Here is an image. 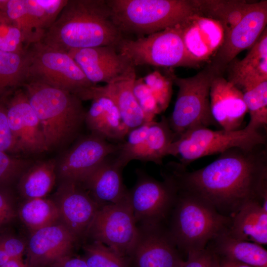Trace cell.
I'll use <instances>...</instances> for the list:
<instances>
[{
    "label": "cell",
    "instance_id": "6da1fadb",
    "mask_svg": "<svg viewBox=\"0 0 267 267\" xmlns=\"http://www.w3.org/2000/svg\"><path fill=\"white\" fill-rule=\"evenodd\" d=\"M262 145L229 149L207 166L192 172L171 162L161 174L174 185L206 201L219 213L233 217L251 200L267 210V155Z\"/></svg>",
    "mask_w": 267,
    "mask_h": 267
},
{
    "label": "cell",
    "instance_id": "7a4b0ae2",
    "mask_svg": "<svg viewBox=\"0 0 267 267\" xmlns=\"http://www.w3.org/2000/svg\"><path fill=\"white\" fill-rule=\"evenodd\" d=\"M124 38L107 0H68L41 42L68 52L100 46L116 47Z\"/></svg>",
    "mask_w": 267,
    "mask_h": 267
},
{
    "label": "cell",
    "instance_id": "3957f363",
    "mask_svg": "<svg viewBox=\"0 0 267 267\" xmlns=\"http://www.w3.org/2000/svg\"><path fill=\"white\" fill-rule=\"evenodd\" d=\"M174 186L176 197L166 225L180 253L188 255L204 249L215 236L228 230L232 218Z\"/></svg>",
    "mask_w": 267,
    "mask_h": 267
},
{
    "label": "cell",
    "instance_id": "277c9868",
    "mask_svg": "<svg viewBox=\"0 0 267 267\" xmlns=\"http://www.w3.org/2000/svg\"><path fill=\"white\" fill-rule=\"evenodd\" d=\"M22 86L40 121L48 149L64 145L77 135L86 111L76 95L38 82Z\"/></svg>",
    "mask_w": 267,
    "mask_h": 267
},
{
    "label": "cell",
    "instance_id": "5b68a950",
    "mask_svg": "<svg viewBox=\"0 0 267 267\" xmlns=\"http://www.w3.org/2000/svg\"><path fill=\"white\" fill-rule=\"evenodd\" d=\"M117 26L137 38L180 24L196 14L191 0H107Z\"/></svg>",
    "mask_w": 267,
    "mask_h": 267
},
{
    "label": "cell",
    "instance_id": "8992f818",
    "mask_svg": "<svg viewBox=\"0 0 267 267\" xmlns=\"http://www.w3.org/2000/svg\"><path fill=\"white\" fill-rule=\"evenodd\" d=\"M169 76L178 87L175 106L168 119L176 138L184 133L217 124L211 111L210 91L214 77L218 75L210 65L196 75L180 78L169 71Z\"/></svg>",
    "mask_w": 267,
    "mask_h": 267
},
{
    "label": "cell",
    "instance_id": "52a82bcc",
    "mask_svg": "<svg viewBox=\"0 0 267 267\" xmlns=\"http://www.w3.org/2000/svg\"><path fill=\"white\" fill-rule=\"evenodd\" d=\"M266 143V136L260 131L246 127L235 131L200 128L186 132L177 138L169 147L167 156L178 158L179 163L186 167L205 156L222 154L233 148L250 150Z\"/></svg>",
    "mask_w": 267,
    "mask_h": 267
},
{
    "label": "cell",
    "instance_id": "ba28073f",
    "mask_svg": "<svg viewBox=\"0 0 267 267\" xmlns=\"http://www.w3.org/2000/svg\"><path fill=\"white\" fill-rule=\"evenodd\" d=\"M26 53L25 82L42 83L76 95L94 86L67 52L40 42L30 45Z\"/></svg>",
    "mask_w": 267,
    "mask_h": 267
},
{
    "label": "cell",
    "instance_id": "9c48e42d",
    "mask_svg": "<svg viewBox=\"0 0 267 267\" xmlns=\"http://www.w3.org/2000/svg\"><path fill=\"white\" fill-rule=\"evenodd\" d=\"M178 25L135 39L124 38L117 49L134 67L196 66L186 50Z\"/></svg>",
    "mask_w": 267,
    "mask_h": 267
},
{
    "label": "cell",
    "instance_id": "30bf717a",
    "mask_svg": "<svg viewBox=\"0 0 267 267\" xmlns=\"http://www.w3.org/2000/svg\"><path fill=\"white\" fill-rule=\"evenodd\" d=\"M138 234V227L128 194L116 203L100 207L88 233L94 241L100 242L129 258Z\"/></svg>",
    "mask_w": 267,
    "mask_h": 267
},
{
    "label": "cell",
    "instance_id": "8fae6325",
    "mask_svg": "<svg viewBox=\"0 0 267 267\" xmlns=\"http://www.w3.org/2000/svg\"><path fill=\"white\" fill-rule=\"evenodd\" d=\"M136 175V183L128 194L136 223L166 224L176 195L174 184L166 178L159 181L140 170Z\"/></svg>",
    "mask_w": 267,
    "mask_h": 267
},
{
    "label": "cell",
    "instance_id": "7c38bea8",
    "mask_svg": "<svg viewBox=\"0 0 267 267\" xmlns=\"http://www.w3.org/2000/svg\"><path fill=\"white\" fill-rule=\"evenodd\" d=\"M119 144L91 134L80 139L62 157L56 171L61 181L82 184L108 157L116 154Z\"/></svg>",
    "mask_w": 267,
    "mask_h": 267
},
{
    "label": "cell",
    "instance_id": "4fadbf2b",
    "mask_svg": "<svg viewBox=\"0 0 267 267\" xmlns=\"http://www.w3.org/2000/svg\"><path fill=\"white\" fill-rule=\"evenodd\" d=\"M267 23V0L252 2L240 21L224 36L222 46L209 65L218 75H222L237 55L254 44Z\"/></svg>",
    "mask_w": 267,
    "mask_h": 267
},
{
    "label": "cell",
    "instance_id": "5bb4252c",
    "mask_svg": "<svg viewBox=\"0 0 267 267\" xmlns=\"http://www.w3.org/2000/svg\"><path fill=\"white\" fill-rule=\"evenodd\" d=\"M132 267H179L184 261L166 224L139 225Z\"/></svg>",
    "mask_w": 267,
    "mask_h": 267
},
{
    "label": "cell",
    "instance_id": "9a60e30c",
    "mask_svg": "<svg viewBox=\"0 0 267 267\" xmlns=\"http://www.w3.org/2000/svg\"><path fill=\"white\" fill-rule=\"evenodd\" d=\"M67 52L94 86L113 83L135 71V67L115 46L72 49Z\"/></svg>",
    "mask_w": 267,
    "mask_h": 267
},
{
    "label": "cell",
    "instance_id": "2e32d148",
    "mask_svg": "<svg viewBox=\"0 0 267 267\" xmlns=\"http://www.w3.org/2000/svg\"><path fill=\"white\" fill-rule=\"evenodd\" d=\"M53 201L58 208L62 223L77 241L88 235L100 207L84 187L80 183L61 181Z\"/></svg>",
    "mask_w": 267,
    "mask_h": 267
},
{
    "label": "cell",
    "instance_id": "e0dca14e",
    "mask_svg": "<svg viewBox=\"0 0 267 267\" xmlns=\"http://www.w3.org/2000/svg\"><path fill=\"white\" fill-rule=\"evenodd\" d=\"M6 106L17 151L39 153L48 150L40 121L24 89L16 90Z\"/></svg>",
    "mask_w": 267,
    "mask_h": 267
},
{
    "label": "cell",
    "instance_id": "ac0fdd59",
    "mask_svg": "<svg viewBox=\"0 0 267 267\" xmlns=\"http://www.w3.org/2000/svg\"><path fill=\"white\" fill-rule=\"evenodd\" d=\"M178 27L188 55L196 66L213 57L224 41V29L219 22L197 14Z\"/></svg>",
    "mask_w": 267,
    "mask_h": 267
},
{
    "label": "cell",
    "instance_id": "d6986e66",
    "mask_svg": "<svg viewBox=\"0 0 267 267\" xmlns=\"http://www.w3.org/2000/svg\"><path fill=\"white\" fill-rule=\"evenodd\" d=\"M77 239L63 223H55L33 232L26 245L29 267H50L71 255Z\"/></svg>",
    "mask_w": 267,
    "mask_h": 267
},
{
    "label": "cell",
    "instance_id": "ffe728a7",
    "mask_svg": "<svg viewBox=\"0 0 267 267\" xmlns=\"http://www.w3.org/2000/svg\"><path fill=\"white\" fill-rule=\"evenodd\" d=\"M210 100L211 114L217 124L226 131L241 129L248 112L242 90L217 75L211 85Z\"/></svg>",
    "mask_w": 267,
    "mask_h": 267
},
{
    "label": "cell",
    "instance_id": "44dd1931",
    "mask_svg": "<svg viewBox=\"0 0 267 267\" xmlns=\"http://www.w3.org/2000/svg\"><path fill=\"white\" fill-rule=\"evenodd\" d=\"M136 78L134 71L113 83L103 86H92L80 92L78 97L82 101L88 100L93 95L109 97L116 104L122 121L130 131L147 122L133 92V85Z\"/></svg>",
    "mask_w": 267,
    "mask_h": 267
},
{
    "label": "cell",
    "instance_id": "7402d4cb",
    "mask_svg": "<svg viewBox=\"0 0 267 267\" xmlns=\"http://www.w3.org/2000/svg\"><path fill=\"white\" fill-rule=\"evenodd\" d=\"M226 69V80L242 91L267 81V27L244 58H235Z\"/></svg>",
    "mask_w": 267,
    "mask_h": 267
},
{
    "label": "cell",
    "instance_id": "603a6c76",
    "mask_svg": "<svg viewBox=\"0 0 267 267\" xmlns=\"http://www.w3.org/2000/svg\"><path fill=\"white\" fill-rule=\"evenodd\" d=\"M114 158H106L81 184L100 207L116 203L128 194L122 172L123 169Z\"/></svg>",
    "mask_w": 267,
    "mask_h": 267
},
{
    "label": "cell",
    "instance_id": "cb8c5ba5",
    "mask_svg": "<svg viewBox=\"0 0 267 267\" xmlns=\"http://www.w3.org/2000/svg\"><path fill=\"white\" fill-rule=\"evenodd\" d=\"M227 233L239 240L267 244V210L257 200L244 204L232 217Z\"/></svg>",
    "mask_w": 267,
    "mask_h": 267
},
{
    "label": "cell",
    "instance_id": "d4e9b609",
    "mask_svg": "<svg viewBox=\"0 0 267 267\" xmlns=\"http://www.w3.org/2000/svg\"><path fill=\"white\" fill-rule=\"evenodd\" d=\"M206 247L219 257L254 267H267V251L262 245L235 238L227 230L215 236Z\"/></svg>",
    "mask_w": 267,
    "mask_h": 267
},
{
    "label": "cell",
    "instance_id": "484cf974",
    "mask_svg": "<svg viewBox=\"0 0 267 267\" xmlns=\"http://www.w3.org/2000/svg\"><path fill=\"white\" fill-rule=\"evenodd\" d=\"M195 13L219 22L224 36L242 19L252 2L242 0H191Z\"/></svg>",
    "mask_w": 267,
    "mask_h": 267
},
{
    "label": "cell",
    "instance_id": "4316f807",
    "mask_svg": "<svg viewBox=\"0 0 267 267\" xmlns=\"http://www.w3.org/2000/svg\"><path fill=\"white\" fill-rule=\"evenodd\" d=\"M176 139L167 118L163 116L159 121H153L135 160L162 165L169 147Z\"/></svg>",
    "mask_w": 267,
    "mask_h": 267
},
{
    "label": "cell",
    "instance_id": "83f0119b",
    "mask_svg": "<svg viewBox=\"0 0 267 267\" xmlns=\"http://www.w3.org/2000/svg\"><path fill=\"white\" fill-rule=\"evenodd\" d=\"M54 161L39 162L30 167L21 176L19 190L27 199L44 198L54 186L56 177Z\"/></svg>",
    "mask_w": 267,
    "mask_h": 267
},
{
    "label": "cell",
    "instance_id": "f1b7e54d",
    "mask_svg": "<svg viewBox=\"0 0 267 267\" xmlns=\"http://www.w3.org/2000/svg\"><path fill=\"white\" fill-rule=\"evenodd\" d=\"M18 213L20 219L31 232L55 224L60 220L54 201L45 198L27 199Z\"/></svg>",
    "mask_w": 267,
    "mask_h": 267
},
{
    "label": "cell",
    "instance_id": "f546056e",
    "mask_svg": "<svg viewBox=\"0 0 267 267\" xmlns=\"http://www.w3.org/2000/svg\"><path fill=\"white\" fill-rule=\"evenodd\" d=\"M0 10L19 29L27 48L42 41L45 32L37 26L30 16L25 0H0Z\"/></svg>",
    "mask_w": 267,
    "mask_h": 267
},
{
    "label": "cell",
    "instance_id": "4dcf8cb0",
    "mask_svg": "<svg viewBox=\"0 0 267 267\" xmlns=\"http://www.w3.org/2000/svg\"><path fill=\"white\" fill-rule=\"evenodd\" d=\"M26 50L23 53L0 50V98L26 80Z\"/></svg>",
    "mask_w": 267,
    "mask_h": 267
},
{
    "label": "cell",
    "instance_id": "1f68e13d",
    "mask_svg": "<svg viewBox=\"0 0 267 267\" xmlns=\"http://www.w3.org/2000/svg\"><path fill=\"white\" fill-rule=\"evenodd\" d=\"M250 121L248 129L259 131L267 125V81L242 91Z\"/></svg>",
    "mask_w": 267,
    "mask_h": 267
},
{
    "label": "cell",
    "instance_id": "d6a6232c",
    "mask_svg": "<svg viewBox=\"0 0 267 267\" xmlns=\"http://www.w3.org/2000/svg\"><path fill=\"white\" fill-rule=\"evenodd\" d=\"M84 259L89 267H132L130 259L118 254L100 242L83 246Z\"/></svg>",
    "mask_w": 267,
    "mask_h": 267
},
{
    "label": "cell",
    "instance_id": "836d02e7",
    "mask_svg": "<svg viewBox=\"0 0 267 267\" xmlns=\"http://www.w3.org/2000/svg\"><path fill=\"white\" fill-rule=\"evenodd\" d=\"M96 100L102 107L106 140L122 141L129 132L123 123L119 110L114 101L103 95H93L88 100Z\"/></svg>",
    "mask_w": 267,
    "mask_h": 267
},
{
    "label": "cell",
    "instance_id": "e575fe53",
    "mask_svg": "<svg viewBox=\"0 0 267 267\" xmlns=\"http://www.w3.org/2000/svg\"><path fill=\"white\" fill-rule=\"evenodd\" d=\"M27 49L19 29L0 10V50L23 53Z\"/></svg>",
    "mask_w": 267,
    "mask_h": 267
},
{
    "label": "cell",
    "instance_id": "d590c367",
    "mask_svg": "<svg viewBox=\"0 0 267 267\" xmlns=\"http://www.w3.org/2000/svg\"><path fill=\"white\" fill-rule=\"evenodd\" d=\"M143 80L155 98L161 112L165 111L172 97V79L158 71H154L146 75Z\"/></svg>",
    "mask_w": 267,
    "mask_h": 267
},
{
    "label": "cell",
    "instance_id": "8d00e7d4",
    "mask_svg": "<svg viewBox=\"0 0 267 267\" xmlns=\"http://www.w3.org/2000/svg\"><path fill=\"white\" fill-rule=\"evenodd\" d=\"M133 89L134 95L145 115L146 121L154 120L155 116L161 112L143 78L135 79Z\"/></svg>",
    "mask_w": 267,
    "mask_h": 267
},
{
    "label": "cell",
    "instance_id": "74e56055",
    "mask_svg": "<svg viewBox=\"0 0 267 267\" xmlns=\"http://www.w3.org/2000/svg\"><path fill=\"white\" fill-rule=\"evenodd\" d=\"M27 164L25 160L13 158L0 151V184L14 179L24 171Z\"/></svg>",
    "mask_w": 267,
    "mask_h": 267
},
{
    "label": "cell",
    "instance_id": "f35d334b",
    "mask_svg": "<svg viewBox=\"0 0 267 267\" xmlns=\"http://www.w3.org/2000/svg\"><path fill=\"white\" fill-rule=\"evenodd\" d=\"M0 151L18 152L8 123L6 106L0 98Z\"/></svg>",
    "mask_w": 267,
    "mask_h": 267
},
{
    "label": "cell",
    "instance_id": "ab89813d",
    "mask_svg": "<svg viewBox=\"0 0 267 267\" xmlns=\"http://www.w3.org/2000/svg\"><path fill=\"white\" fill-rule=\"evenodd\" d=\"M218 256L211 250L204 249L187 255L186 261H183L179 267H219Z\"/></svg>",
    "mask_w": 267,
    "mask_h": 267
},
{
    "label": "cell",
    "instance_id": "60d3db41",
    "mask_svg": "<svg viewBox=\"0 0 267 267\" xmlns=\"http://www.w3.org/2000/svg\"><path fill=\"white\" fill-rule=\"evenodd\" d=\"M0 247L11 258L23 260L26 245L22 240L17 237L9 236H0Z\"/></svg>",
    "mask_w": 267,
    "mask_h": 267
},
{
    "label": "cell",
    "instance_id": "b9f144b4",
    "mask_svg": "<svg viewBox=\"0 0 267 267\" xmlns=\"http://www.w3.org/2000/svg\"><path fill=\"white\" fill-rule=\"evenodd\" d=\"M16 216L14 202L9 195L0 190V227L13 221Z\"/></svg>",
    "mask_w": 267,
    "mask_h": 267
},
{
    "label": "cell",
    "instance_id": "7bdbcfd3",
    "mask_svg": "<svg viewBox=\"0 0 267 267\" xmlns=\"http://www.w3.org/2000/svg\"><path fill=\"white\" fill-rule=\"evenodd\" d=\"M50 267H89L84 258L75 257L69 255L64 256Z\"/></svg>",
    "mask_w": 267,
    "mask_h": 267
},
{
    "label": "cell",
    "instance_id": "ee69618b",
    "mask_svg": "<svg viewBox=\"0 0 267 267\" xmlns=\"http://www.w3.org/2000/svg\"><path fill=\"white\" fill-rule=\"evenodd\" d=\"M219 267H254L226 258L219 257Z\"/></svg>",
    "mask_w": 267,
    "mask_h": 267
},
{
    "label": "cell",
    "instance_id": "f6af8a7d",
    "mask_svg": "<svg viewBox=\"0 0 267 267\" xmlns=\"http://www.w3.org/2000/svg\"><path fill=\"white\" fill-rule=\"evenodd\" d=\"M0 267H29V266L23 260L11 258Z\"/></svg>",
    "mask_w": 267,
    "mask_h": 267
},
{
    "label": "cell",
    "instance_id": "bcb514c9",
    "mask_svg": "<svg viewBox=\"0 0 267 267\" xmlns=\"http://www.w3.org/2000/svg\"><path fill=\"white\" fill-rule=\"evenodd\" d=\"M11 259L6 252L0 247V267L5 264Z\"/></svg>",
    "mask_w": 267,
    "mask_h": 267
}]
</instances>
